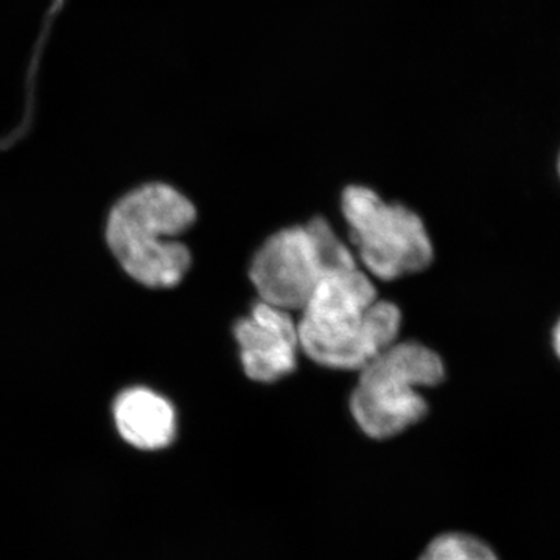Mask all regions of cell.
<instances>
[{"label": "cell", "mask_w": 560, "mask_h": 560, "mask_svg": "<svg viewBox=\"0 0 560 560\" xmlns=\"http://www.w3.org/2000/svg\"><path fill=\"white\" fill-rule=\"evenodd\" d=\"M357 268L355 256L324 219L276 232L261 245L249 278L260 301L282 311H302L320 280Z\"/></svg>", "instance_id": "obj_4"}, {"label": "cell", "mask_w": 560, "mask_h": 560, "mask_svg": "<svg viewBox=\"0 0 560 560\" xmlns=\"http://www.w3.org/2000/svg\"><path fill=\"white\" fill-rule=\"evenodd\" d=\"M341 209L357 253L375 278L396 280L430 267L433 245L418 213L363 186L342 191Z\"/></svg>", "instance_id": "obj_5"}, {"label": "cell", "mask_w": 560, "mask_h": 560, "mask_svg": "<svg viewBox=\"0 0 560 560\" xmlns=\"http://www.w3.org/2000/svg\"><path fill=\"white\" fill-rule=\"evenodd\" d=\"M444 377L436 352L420 342L396 341L361 368L350 397L352 418L371 440L399 436L429 412L418 388L440 385Z\"/></svg>", "instance_id": "obj_3"}, {"label": "cell", "mask_w": 560, "mask_h": 560, "mask_svg": "<svg viewBox=\"0 0 560 560\" xmlns=\"http://www.w3.org/2000/svg\"><path fill=\"white\" fill-rule=\"evenodd\" d=\"M234 331L243 371L250 381L278 382L296 370L300 337L290 312L259 301Z\"/></svg>", "instance_id": "obj_6"}, {"label": "cell", "mask_w": 560, "mask_h": 560, "mask_svg": "<svg viewBox=\"0 0 560 560\" xmlns=\"http://www.w3.org/2000/svg\"><path fill=\"white\" fill-rule=\"evenodd\" d=\"M114 420L120 436L140 451L167 447L176 433L171 401L145 388L121 393L114 404Z\"/></svg>", "instance_id": "obj_7"}, {"label": "cell", "mask_w": 560, "mask_h": 560, "mask_svg": "<svg viewBox=\"0 0 560 560\" xmlns=\"http://www.w3.org/2000/svg\"><path fill=\"white\" fill-rule=\"evenodd\" d=\"M197 210L184 195L164 184L131 191L117 202L106 241L127 275L151 289L178 285L190 267V253L172 237L189 230Z\"/></svg>", "instance_id": "obj_2"}, {"label": "cell", "mask_w": 560, "mask_h": 560, "mask_svg": "<svg viewBox=\"0 0 560 560\" xmlns=\"http://www.w3.org/2000/svg\"><path fill=\"white\" fill-rule=\"evenodd\" d=\"M418 560H500L490 545L471 534L451 530L433 537Z\"/></svg>", "instance_id": "obj_8"}, {"label": "cell", "mask_w": 560, "mask_h": 560, "mask_svg": "<svg viewBox=\"0 0 560 560\" xmlns=\"http://www.w3.org/2000/svg\"><path fill=\"white\" fill-rule=\"evenodd\" d=\"M555 350L559 352V327L555 329Z\"/></svg>", "instance_id": "obj_9"}, {"label": "cell", "mask_w": 560, "mask_h": 560, "mask_svg": "<svg viewBox=\"0 0 560 560\" xmlns=\"http://www.w3.org/2000/svg\"><path fill=\"white\" fill-rule=\"evenodd\" d=\"M301 312L302 352L331 370L360 371L399 337V307L378 300L359 268L326 276Z\"/></svg>", "instance_id": "obj_1"}]
</instances>
